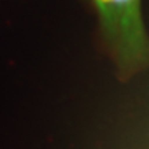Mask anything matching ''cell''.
<instances>
[{"label": "cell", "instance_id": "7a4b0ae2", "mask_svg": "<svg viewBox=\"0 0 149 149\" xmlns=\"http://www.w3.org/2000/svg\"><path fill=\"white\" fill-rule=\"evenodd\" d=\"M128 4H130V10L133 13V15L137 19L142 21V17H141V0H128Z\"/></svg>", "mask_w": 149, "mask_h": 149}, {"label": "cell", "instance_id": "6da1fadb", "mask_svg": "<svg viewBox=\"0 0 149 149\" xmlns=\"http://www.w3.org/2000/svg\"><path fill=\"white\" fill-rule=\"evenodd\" d=\"M97 6L108 42L124 72L149 64V40L144 22L130 10L128 0H93Z\"/></svg>", "mask_w": 149, "mask_h": 149}]
</instances>
